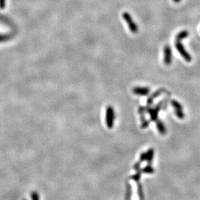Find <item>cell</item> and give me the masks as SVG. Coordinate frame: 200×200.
Wrapping results in <instances>:
<instances>
[{
	"instance_id": "cell-1",
	"label": "cell",
	"mask_w": 200,
	"mask_h": 200,
	"mask_svg": "<svg viewBox=\"0 0 200 200\" xmlns=\"http://www.w3.org/2000/svg\"><path fill=\"white\" fill-rule=\"evenodd\" d=\"M176 48L179 52L181 57H182L187 62H191L192 60V57L191 55L188 53V51L185 49V47L183 45V44L181 43V40H179V39H176V43H175Z\"/></svg>"
},
{
	"instance_id": "cell-2",
	"label": "cell",
	"mask_w": 200,
	"mask_h": 200,
	"mask_svg": "<svg viewBox=\"0 0 200 200\" xmlns=\"http://www.w3.org/2000/svg\"><path fill=\"white\" fill-rule=\"evenodd\" d=\"M115 118V114L114 107L110 105L107 106L106 110V123L107 127L109 129L114 127Z\"/></svg>"
},
{
	"instance_id": "cell-3",
	"label": "cell",
	"mask_w": 200,
	"mask_h": 200,
	"mask_svg": "<svg viewBox=\"0 0 200 200\" xmlns=\"http://www.w3.org/2000/svg\"><path fill=\"white\" fill-rule=\"evenodd\" d=\"M122 18L128 24V27L130 29L131 32L134 34L137 33L138 27L135 22H134V20L132 19L131 16L128 12H124L122 14Z\"/></svg>"
},
{
	"instance_id": "cell-4",
	"label": "cell",
	"mask_w": 200,
	"mask_h": 200,
	"mask_svg": "<svg viewBox=\"0 0 200 200\" xmlns=\"http://www.w3.org/2000/svg\"><path fill=\"white\" fill-rule=\"evenodd\" d=\"M162 104L163 103L161 101L159 103L156 107L153 108L150 107L149 109L147 110V111H148V112L150 114V116L151 120L153 121V122H156V121L158 119V112L162 107Z\"/></svg>"
},
{
	"instance_id": "cell-5",
	"label": "cell",
	"mask_w": 200,
	"mask_h": 200,
	"mask_svg": "<svg viewBox=\"0 0 200 200\" xmlns=\"http://www.w3.org/2000/svg\"><path fill=\"white\" fill-rule=\"evenodd\" d=\"M164 62L166 65L171 64L172 61V51L169 46H166L164 48Z\"/></svg>"
},
{
	"instance_id": "cell-6",
	"label": "cell",
	"mask_w": 200,
	"mask_h": 200,
	"mask_svg": "<svg viewBox=\"0 0 200 200\" xmlns=\"http://www.w3.org/2000/svg\"><path fill=\"white\" fill-rule=\"evenodd\" d=\"M132 92L135 95L145 96L150 93V90L149 88L144 87V86H136V87H134L133 88Z\"/></svg>"
},
{
	"instance_id": "cell-7",
	"label": "cell",
	"mask_w": 200,
	"mask_h": 200,
	"mask_svg": "<svg viewBox=\"0 0 200 200\" xmlns=\"http://www.w3.org/2000/svg\"><path fill=\"white\" fill-rule=\"evenodd\" d=\"M165 91V90L164 88H160L159 89V90H157V91L155 92L154 93L152 94V95L148 98V99H147V101H146L147 105H148V106H150V105L152 104V103H153L154 100L156 98H157V97H159V96L161 95V94L164 92Z\"/></svg>"
},
{
	"instance_id": "cell-8",
	"label": "cell",
	"mask_w": 200,
	"mask_h": 200,
	"mask_svg": "<svg viewBox=\"0 0 200 200\" xmlns=\"http://www.w3.org/2000/svg\"><path fill=\"white\" fill-rule=\"evenodd\" d=\"M156 122V127H157V130H158L159 131V133L163 135H165V134L167 133V129H166V127L164 123H163L162 121H161L160 120H158V119H157Z\"/></svg>"
},
{
	"instance_id": "cell-9",
	"label": "cell",
	"mask_w": 200,
	"mask_h": 200,
	"mask_svg": "<svg viewBox=\"0 0 200 200\" xmlns=\"http://www.w3.org/2000/svg\"><path fill=\"white\" fill-rule=\"evenodd\" d=\"M147 157H146V161L148 164H151L152 160L154 159V150L150 148L147 151Z\"/></svg>"
},
{
	"instance_id": "cell-10",
	"label": "cell",
	"mask_w": 200,
	"mask_h": 200,
	"mask_svg": "<svg viewBox=\"0 0 200 200\" xmlns=\"http://www.w3.org/2000/svg\"><path fill=\"white\" fill-rule=\"evenodd\" d=\"M142 173H146V174H152L155 172L154 168L152 166L151 164H148L145 167L141 169Z\"/></svg>"
},
{
	"instance_id": "cell-11",
	"label": "cell",
	"mask_w": 200,
	"mask_h": 200,
	"mask_svg": "<svg viewBox=\"0 0 200 200\" xmlns=\"http://www.w3.org/2000/svg\"><path fill=\"white\" fill-rule=\"evenodd\" d=\"M137 194L140 200H144V192H143V186L141 184L137 182Z\"/></svg>"
},
{
	"instance_id": "cell-12",
	"label": "cell",
	"mask_w": 200,
	"mask_h": 200,
	"mask_svg": "<svg viewBox=\"0 0 200 200\" xmlns=\"http://www.w3.org/2000/svg\"><path fill=\"white\" fill-rule=\"evenodd\" d=\"M171 105L174 109V111L175 110H183L182 105L176 100H172L171 101Z\"/></svg>"
},
{
	"instance_id": "cell-13",
	"label": "cell",
	"mask_w": 200,
	"mask_h": 200,
	"mask_svg": "<svg viewBox=\"0 0 200 200\" xmlns=\"http://www.w3.org/2000/svg\"><path fill=\"white\" fill-rule=\"evenodd\" d=\"M188 36V32L187 31H181V32L179 33L177 36H176V39H179V40H183V39H185L186 38H187Z\"/></svg>"
},
{
	"instance_id": "cell-14",
	"label": "cell",
	"mask_w": 200,
	"mask_h": 200,
	"mask_svg": "<svg viewBox=\"0 0 200 200\" xmlns=\"http://www.w3.org/2000/svg\"><path fill=\"white\" fill-rule=\"evenodd\" d=\"M131 194H132V190H131V186L129 183L126 185V199L130 200Z\"/></svg>"
},
{
	"instance_id": "cell-15",
	"label": "cell",
	"mask_w": 200,
	"mask_h": 200,
	"mask_svg": "<svg viewBox=\"0 0 200 200\" xmlns=\"http://www.w3.org/2000/svg\"><path fill=\"white\" fill-rule=\"evenodd\" d=\"M141 172H136L135 174H134L133 175L131 176V179L133 181H135V182H139V181L141 179Z\"/></svg>"
},
{
	"instance_id": "cell-16",
	"label": "cell",
	"mask_w": 200,
	"mask_h": 200,
	"mask_svg": "<svg viewBox=\"0 0 200 200\" xmlns=\"http://www.w3.org/2000/svg\"><path fill=\"white\" fill-rule=\"evenodd\" d=\"M32 200H40V196L36 191H33L31 194Z\"/></svg>"
},
{
	"instance_id": "cell-17",
	"label": "cell",
	"mask_w": 200,
	"mask_h": 200,
	"mask_svg": "<svg viewBox=\"0 0 200 200\" xmlns=\"http://www.w3.org/2000/svg\"><path fill=\"white\" fill-rule=\"evenodd\" d=\"M133 168H134V170L136 171V172H141L142 173V171H141L142 168L141 167V162L139 161V162H136L133 166Z\"/></svg>"
},
{
	"instance_id": "cell-18",
	"label": "cell",
	"mask_w": 200,
	"mask_h": 200,
	"mask_svg": "<svg viewBox=\"0 0 200 200\" xmlns=\"http://www.w3.org/2000/svg\"><path fill=\"white\" fill-rule=\"evenodd\" d=\"M174 112L176 116L180 118V119H183L184 117H185V114H184L183 110H175Z\"/></svg>"
},
{
	"instance_id": "cell-19",
	"label": "cell",
	"mask_w": 200,
	"mask_h": 200,
	"mask_svg": "<svg viewBox=\"0 0 200 200\" xmlns=\"http://www.w3.org/2000/svg\"><path fill=\"white\" fill-rule=\"evenodd\" d=\"M150 123V122L149 120H143L142 121V123H141V128L142 129L147 128L149 126Z\"/></svg>"
},
{
	"instance_id": "cell-20",
	"label": "cell",
	"mask_w": 200,
	"mask_h": 200,
	"mask_svg": "<svg viewBox=\"0 0 200 200\" xmlns=\"http://www.w3.org/2000/svg\"><path fill=\"white\" fill-rule=\"evenodd\" d=\"M147 157V153L146 152H143L140 155V159H139V161L144 162V160H146Z\"/></svg>"
},
{
	"instance_id": "cell-21",
	"label": "cell",
	"mask_w": 200,
	"mask_h": 200,
	"mask_svg": "<svg viewBox=\"0 0 200 200\" xmlns=\"http://www.w3.org/2000/svg\"><path fill=\"white\" fill-rule=\"evenodd\" d=\"M5 2L6 0H0V9H4L5 7Z\"/></svg>"
},
{
	"instance_id": "cell-22",
	"label": "cell",
	"mask_w": 200,
	"mask_h": 200,
	"mask_svg": "<svg viewBox=\"0 0 200 200\" xmlns=\"http://www.w3.org/2000/svg\"><path fill=\"white\" fill-rule=\"evenodd\" d=\"M173 2H175V3H178L181 1V0H173Z\"/></svg>"
},
{
	"instance_id": "cell-23",
	"label": "cell",
	"mask_w": 200,
	"mask_h": 200,
	"mask_svg": "<svg viewBox=\"0 0 200 200\" xmlns=\"http://www.w3.org/2000/svg\"><path fill=\"white\" fill-rule=\"evenodd\" d=\"M23 200H26V199H23Z\"/></svg>"
}]
</instances>
